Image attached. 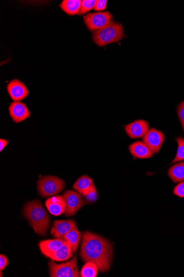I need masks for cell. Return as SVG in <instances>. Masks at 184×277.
<instances>
[{
	"label": "cell",
	"instance_id": "cell-1",
	"mask_svg": "<svg viewBox=\"0 0 184 277\" xmlns=\"http://www.w3.org/2000/svg\"><path fill=\"white\" fill-rule=\"evenodd\" d=\"M79 256L85 263L96 264L101 272H106L112 266L113 248L108 240L86 232L83 235Z\"/></svg>",
	"mask_w": 184,
	"mask_h": 277
},
{
	"label": "cell",
	"instance_id": "cell-2",
	"mask_svg": "<svg viewBox=\"0 0 184 277\" xmlns=\"http://www.w3.org/2000/svg\"><path fill=\"white\" fill-rule=\"evenodd\" d=\"M24 213L34 232L43 236L47 234L50 227V217L41 202H28L24 207Z\"/></svg>",
	"mask_w": 184,
	"mask_h": 277
},
{
	"label": "cell",
	"instance_id": "cell-3",
	"mask_svg": "<svg viewBox=\"0 0 184 277\" xmlns=\"http://www.w3.org/2000/svg\"><path fill=\"white\" fill-rule=\"evenodd\" d=\"M124 36L123 26L120 23L113 21L111 24L101 30L93 32L92 39L99 47H103L109 44L117 43Z\"/></svg>",
	"mask_w": 184,
	"mask_h": 277
},
{
	"label": "cell",
	"instance_id": "cell-4",
	"mask_svg": "<svg viewBox=\"0 0 184 277\" xmlns=\"http://www.w3.org/2000/svg\"><path fill=\"white\" fill-rule=\"evenodd\" d=\"M66 183L59 177L45 176L37 182L38 193L42 198L52 197L64 190Z\"/></svg>",
	"mask_w": 184,
	"mask_h": 277
},
{
	"label": "cell",
	"instance_id": "cell-5",
	"mask_svg": "<svg viewBox=\"0 0 184 277\" xmlns=\"http://www.w3.org/2000/svg\"><path fill=\"white\" fill-rule=\"evenodd\" d=\"M51 277H79L77 266V256L66 263L57 264L54 261L48 263Z\"/></svg>",
	"mask_w": 184,
	"mask_h": 277
},
{
	"label": "cell",
	"instance_id": "cell-6",
	"mask_svg": "<svg viewBox=\"0 0 184 277\" xmlns=\"http://www.w3.org/2000/svg\"><path fill=\"white\" fill-rule=\"evenodd\" d=\"M83 19L85 26L93 32L101 30L113 21V16L108 11L88 14Z\"/></svg>",
	"mask_w": 184,
	"mask_h": 277
},
{
	"label": "cell",
	"instance_id": "cell-7",
	"mask_svg": "<svg viewBox=\"0 0 184 277\" xmlns=\"http://www.w3.org/2000/svg\"><path fill=\"white\" fill-rule=\"evenodd\" d=\"M66 204L65 216L70 217L75 215L77 212L84 205L82 195L77 191L68 190L63 194Z\"/></svg>",
	"mask_w": 184,
	"mask_h": 277
},
{
	"label": "cell",
	"instance_id": "cell-8",
	"mask_svg": "<svg viewBox=\"0 0 184 277\" xmlns=\"http://www.w3.org/2000/svg\"><path fill=\"white\" fill-rule=\"evenodd\" d=\"M165 135L162 131L152 128L143 136L142 141L153 153H158L165 140Z\"/></svg>",
	"mask_w": 184,
	"mask_h": 277
},
{
	"label": "cell",
	"instance_id": "cell-9",
	"mask_svg": "<svg viewBox=\"0 0 184 277\" xmlns=\"http://www.w3.org/2000/svg\"><path fill=\"white\" fill-rule=\"evenodd\" d=\"M7 90L11 99L14 101H21L30 94L26 85L19 79L11 81L7 85Z\"/></svg>",
	"mask_w": 184,
	"mask_h": 277
},
{
	"label": "cell",
	"instance_id": "cell-10",
	"mask_svg": "<svg viewBox=\"0 0 184 277\" xmlns=\"http://www.w3.org/2000/svg\"><path fill=\"white\" fill-rule=\"evenodd\" d=\"M9 111L11 119L16 124L27 120L31 115L27 105L21 101L11 102L9 107Z\"/></svg>",
	"mask_w": 184,
	"mask_h": 277
},
{
	"label": "cell",
	"instance_id": "cell-11",
	"mask_svg": "<svg viewBox=\"0 0 184 277\" xmlns=\"http://www.w3.org/2000/svg\"><path fill=\"white\" fill-rule=\"evenodd\" d=\"M149 124L146 121L139 120L124 127L125 131L132 139L143 137L149 130Z\"/></svg>",
	"mask_w": 184,
	"mask_h": 277
},
{
	"label": "cell",
	"instance_id": "cell-12",
	"mask_svg": "<svg viewBox=\"0 0 184 277\" xmlns=\"http://www.w3.org/2000/svg\"><path fill=\"white\" fill-rule=\"evenodd\" d=\"M45 206L49 212L55 216L63 214L66 210V204L64 196L55 195L45 201Z\"/></svg>",
	"mask_w": 184,
	"mask_h": 277
},
{
	"label": "cell",
	"instance_id": "cell-13",
	"mask_svg": "<svg viewBox=\"0 0 184 277\" xmlns=\"http://www.w3.org/2000/svg\"><path fill=\"white\" fill-rule=\"evenodd\" d=\"M77 228L73 219L66 220H55L51 230V234L56 239H63L64 236L71 230Z\"/></svg>",
	"mask_w": 184,
	"mask_h": 277
},
{
	"label": "cell",
	"instance_id": "cell-14",
	"mask_svg": "<svg viewBox=\"0 0 184 277\" xmlns=\"http://www.w3.org/2000/svg\"><path fill=\"white\" fill-rule=\"evenodd\" d=\"M72 188L83 197L97 190L94 180L87 175L80 177L74 183Z\"/></svg>",
	"mask_w": 184,
	"mask_h": 277
},
{
	"label": "cell",
	"instance_id": "cell-15",
	"mask_svg": "<svg viewBox=\"0 0 184 277\" xmlns=\"http://www.w3.org/2000/svg\"><path fill=\"white\" fill-rule=\"evenodd\" d=\"M65 242L64 239L43 240L39 242V247L43 255L49 257L58 250L64 245Z\"/></svg>",
	"mask_w": 184,
	"mask_h": 277
},
{
	"label": "cell",
	"instance_id": "cell-16",
	"mask_svg": "<svg viewBox=\"0 0 184 277\" xmlns=\"http://www.w3.org/2000/svg\"><path fill=\"white\" fill-rule=\"evenodd\" d=\"M129 149L131 154L137 158L148 159L153 156L154 153L143 142H135L129 146Z\"/></svg>",
	"mask_w": 184,
	"mask_h": 277
},
{
	"label": "cell",
	"instance_id": "cell-17",
	"mask_svg": "<svg viewBox=\"0 0 184 277\" xmlns=\"http://www.w3.org/2000/svg\"><path fill=\"white\" fill-rule=\"evenodd\" d=\"M73 253L71 245L65 241L64 245L49 258L57 262L65 261L72 257Z\"/></svg>",
	"mask_w": 184,
	"mask_h": 277
},
{
	"label": "cell",
	"instance_id": "cell-18",
	"mask_svg": "<svg viewBox=\"0 0 184 277\" xmlns=\"http://www.w3.org/2000/svg\"><path fill=\"white\" fill-rule=\"evenodd\" d=\"M82 1L80 0H64L60 5V8L68 15H80Z\"/></svg>",
	"mask_w": 184,
	"mask_h": 277
},
{
	"label": "cell",
	"instance_id": "cell-19",
	"mask_svg": "<svg viewBox=\"0 0 184 277\" xmlns=\"http://www.w3.org/2000/svg\"><path fill=\"white\" fill-rule=\"evenodd\" d=\"M168 174L170 180L174 183L184 181V161L171 166L168 171Z\"/></svg>",
	"mask_w": 184,
	"mask_h": 277
},
{
	"label": "cell",
	"instance_id": "cell-20",
	"mask_svg": "<svg viewBox=\"0 0 184 277\" xmlns=\"http://www.w3.org/2000/svg\"><path fill=\"white\" fill-rule=\"evenodd\" d=\"M81 237V233H80L79 231L77 229V228H76L67 233L63 239L67 241L68 243L71 245L73 252L76 253L78 249Z\"/></svg>",
	"mask_w": 184,
	"mask_h": 277
},
{
	"label": "cell",
	"instance_id": "cell-21",
	"mask_svg": "<svg viewBox=\"0 0 184 277\" xmlns=\"http://www.w3.org/2000/svg\"><path fill=\"white\" fill-rule=\"evenodd\" d=\"M99 272L97 265L94 263L87 262L83 266L80 271V276L96 277Z\"/></svg>",
	"mask_w": 184,
	"mask_h": 277
},
{
	"label": "cell",
	"instance_id": "cell-22",
	"mask_svg": "<svg viewBox=\"0 0 184 277\" xmlns=\"http://www.w3.org/2000/svg\"><path fill=\"white\" fill-rule=\"evenodd\" d=\"M176 141L178 144V148L176 156L171 164L184 160V138L181 137H177Z\"/></svg>",
	"mask_w": 184,
	"mask_h": 277
},
{
	"label": "cell",
	"instance_id": "cell-23",
	"mask_svg": "<svg viewBox=\"0 0 184 277\" xmlns=\"http://www.w3.org/2000/svg\"><path fill=\"white\" fill-rule=\"evenodd\" d=\"M97 0H83L82 1L81 8H80V15H83L95 9Z\"/></svg>",
	"mask_w": 184,
	"mask_h": 277
},
{
	"label": "cell",
	"instance_id": "cell-24",
	"mask_svg": "<svg viewBox=\"0 0 184 277\" xmlns=\"http://www.w3.org/2000/svg\"><path fill=\"white\" fill-rule=\"evenodd\" d=\"M177 114L180 120L182 128L184 131V101L179 103L177 107Z\"/></svg>",
	"mask_w": 184,
	"mask_h": 277
},
{
	"label": "cell",
	"instance_id": "cell-25",
	"mask_svg": "<svg viewBox=\"0 0 184 277\" xmlns=\"http://www.w3.org/2000/svg\"><path fill=\"white\" fill-rule=\"evenodd\" d=\"M173 193L177 197L184 198V181L177 185L174 188Z\"/></svg>",
	"mask_w": 184,
	"mask_h": 277
},
{
	"label": "cell",
	"instance_id": "cell-26",
	"mask_svg": "<svg viewBox=\"0 0 184 277\" xmlns=\"http://www.w3.org/2000/svg\"><path fill=\"white\" fill-rule=\"evenodd\" d=\"M107 1L106 0H97L94 10L97 11H105L107 9Z\"/></svg>",
	"mask_w": 184,
	"mask_h": 277
},
{
	"label": "cell",
	"instance_id": "cell-27",
	"mask_svg": "<svg viewBox=\"0 0 184 277\" xmlns=\"http://www.w3.org/2000/svg\"><path fill=\"white\" fill-rule=\"evenodd\" d=\"M98 197H99V195H98L97 190H95V191L90 193L87 196H85L84 198L87 203H91L96 201L98 199Z\"/></svg>",
	"mask_w": 184,
	"mask_h": 277
},
{
	"label": "cell",
	"instance_id": "cell-28",
	"mask_svg": "<svg viewBox=\"0 0 184 277\" xmlns=\"http://www.w3.org/2000/svg\"><path fill=\"white\" fill-rule=\"evenodd\" d=\"M9 260L4 255H0V270H3L9 264Z\"/></svg>",
	"mask_w": 184,
	"mask_h": 277
},
{
	"label": "cell",
	"instance_id": "cell-29",
	"mask_svg": "<svg viewBox=\"0 0 184 277\" xmlns=\"http://www.w3.org/2000/svg\"><path fill=\"white\" fill-rule=\"evenodd\" d=\"M9 141L7 140L0 139V151L2 152L4 148L8 145Z\"/></svg>",
	"mask_w": 184,
	"mask_h": 277
},
{
	"label": "cell",
	"instance_id": "cell-30",
	"mask_svg": "<svg viewBox=\"0 0 184 277\" xmlns=\"http://www.w3.org/2000/svg\"><path fill=\"white\" fill-rule=\"evenodd\" d=\"M3 276V270H1V276Z\"/></svg>",
	"mask_w": 184,
	"mask_h": 277
}]
</instances>
